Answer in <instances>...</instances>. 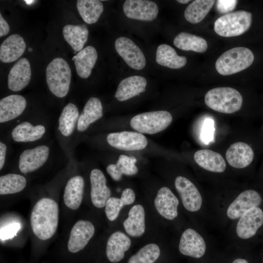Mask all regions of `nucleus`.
I'll use <instances>...</instances> for the list:
<instances>
[{"label": "nucleus", "mask_w": 263, "mask_h": 263, "mask_svg": "<svg viewBox=\"0 0 263 263\" xmlns=\"http://www.w3.org/2000/svg\"><path fill=\"white\" fill-rule=\"evenodd\" d=\"M118 226L133 241L144 244L160 237V226L145 200L136 201L124 209Z\"/></svg>", "instance_id": "1"}, {"label": "nucleus", "mask_w": 263, "mask_h": 263, "mask_svg": "<svg viewBox=\"0 0 263 263\" xmlns=\"http://www.w3.org/2000/svg\"><path fill=\"white\" fill-rule=\"evenodd\" d=\"M59 208L54 200L43 198L34 206L30 224L34 234L41 240L51 238L56 233L58 223Z\"/></svg>", "instance_id": "2"}, {"label": "nucleus", "mask_w": 263, "mask_h": 263, "mask_svg": "<svg viewBox=\"0 0 263 263\" xmlns=\"http://www.w3.org/2000/svg\"><path fill=\"white\" fill-rule=\"evenodd\" d=\"M145 201L160 226L162 223L173 221L178 216L179 201L166 186L159 188L153 196Z\"/></svg>", "instance_id": "3"}, {"label": "nucleus", "mask_w": 263, "mask_h": 263, "mask_svg": "<svg viewBox=\"0 0 263 263\" xmlns=\"http://www.w3.org/2000/svg\"><path fill=\"white\" fill-rule=\"evenodd\" d=\"M205 102L213 110L229 114L241 109L243 97L241 94L234 88L218 87L212 89L207 93Z\"/></svg>", "instance_id": "4"}, {"label": "nucleus", "mask_w": 263, "mask_h": 263, "mask_svg": "<svg viewBox=\"0 0 263 263\" xmlns=\"http://www.w3.org/2000/svg\"><path fill=\"white\" fill-rule=\"evenodd\" d=\"M71 70L67 62L61 57H56L48 65L46 78L50 91L60 98L65 96L69 91Z\"/></svg>", "instance_id": "5"}, {"label": "nucleus", "mask_w": 263, "mask_h": 263, "mask_svg": "<svg viewBox=\"0 0 263 263\" xmlns=\"http://www.w3.org/2000/svg\"><path fill=\"white\" fill-rule=\"evenodd\" d=\"M254 56L248 48L238 47L224 52L216 60L215 68L223 75H231L249 67L253 63Z\"/></svg>", "instance_id": "6"}, {"label": "nucleus", "mask_w": 263, "mask_h": 263, "mask_svg": "<svg viewBox=\"0 0 263 263\" xmlns=\"http://www.w3.org/2000/svg\"><path fill=\"white\" fill-rule=\"evenodd\" d=\"M252 22L251 13L239 10L226 14L216 19L214 29L223 37H236L245 32Z\"/></svg>", "instance_id": "7"}, {"label": "nucleus", "mask_w": 263, "mask_h": 263, "mask_svg": "<svg viewBox=\"0 0 263 263\" xmlns=\"http://www.w3.org/2000/svg\"><path fill=\"white\" fill-rule=\"evenodd\" d=\"M172 120V115L168 111H152L135 115L131 119L130 125L138 132L153 134L166 129Z\"/></svg>", "instance_id": "8"}, {"label": "nucleus", "mask_w": 263, "mask_h": 263, "mask_svg": "<svg viewBox=\"0 0 263 263\" xmlns=\"http://www.w3.org/2000/svg\"><path fill=\"white\" fill-rule=\"evenodd\" d=\"M133 243L118 226L110 234L106 241L105 251L108 260L112 263H119L123 260Z\"/></svg>", "instance_id": "9"}, {"label": "nucleus", "mask_w": 263, "mask_h": 263, "mask_svg": "<svg viewBox=\"0 0 263 263\" xmlns=\"http://www.w3.org/2000/svg\"><path fill=\"white\" fill-rule=\"evenodd\" d=\"M174 186L182 205L187 210L194 212L200 209L202 198L198 189L191 181L184 176H178L175 179Z\"/></svg>", "instance_id": "10"}, {"label": "nucleus", "mask_w": 263, "mask_h": 263, "mask_svg": "<svg viewBox=\"0 0 263 263\" xmlns=\"http://www.w3.org/2000/svg\"><path fill=\"white\" fill-rule=\"evenodd\" d=\"M108 143L113 147L123 150H139L148 145L147 138L142 133L136 132L123 131L109 133Z\"/></svg>", "instance_id": "11"}, {"label": "nucleus", "mask_w": 263, "mask_h": 263, "mask_svg": "<svg viewBox=\"0 0 263 263\" xmlns=\"http://www.w3.org/2000/svg\"><path fill=\"white\" fill-rule=\"evenodd\" d=\"M115 48L126 63L132 68L141 70L146 65V58L141 49L130 38L121 37L115 41Z\"/></svg>", "instance_id": "12"}, {"label": "nucleus", "mask_w": 263, "mask_h": 263, "mask_svg": "<svg viewBox=\"0 0 263 263\" xmlns=\"http://www.w3.org/2000/svg\"><path fill=\"white\" fill-rule=\"evenodd\" d=\"M95 227L90 221L80 220L72 227L68 242V249L72 253L83 249L93 238Z\"/></svg>", "instance_id": "13"}, {"label": "nucleus", "mask_w": 263, "mask_h": 263, "mask_svg": "<svg viewBox=\"0 0 263 263\" xmlns=\"http://www.w3.org/2000/svg\"><path fill=\"white\" fill-rule=\"evenodd\" d=\"M123 10L128 18L144 21L154 19L159 11L155 2L148 0H126Z\"/></svg>", "instance_id": "14"}, {"label": "nucleus", "mask_w": 263, "mask_h": 263, "mask_svg": "<svg viewBox=\"0 0 263 263\" xmlns=\"http://www.w3.org/2000/svg\"><path fill=\"white\" fill-rule=\"evenodd\" d=\"M90 180V197L93 205L97 208H104L112 192L107 185L106 178L103 172L98 169L92 170Z\"/></svg>", "instance_id": "15"}, {"label": "nucleus", "mask_w": 263, "mask_h": 263, "mask_svg": "<svg viewBox=\"0 0 263 263\" xmlns=\"http://www.w3.org/2000/svg\"><path fill=\"white\" fill-rule=\"evenodd\" d=\"M178 248L183 255L200 258L206 252V245L204 239L196 231L188 228L182 232Z\"/></svg>", "instance_id": "16"}, {"label": "nucleus", "mask_w": 263, "mask_h": 263, "mask_svg": "<svg viewBox=\"0 0 263 263\" xmlns=\"http://www.w3.org/2000/svg\"><path fill=\"white\" fill-rule=\"evenodd\" d=\"M136 199L135 191L130 188L124 189L119 197L111 196L104 207L105 214L108 221L118 222L124 209L133 205L136 201Z\"/></svg>", "instance_id": "17"}, {"label": "nucleus", "mask_w": 263, "mask_h": 263, "mask_svg": "<svg viewBox=\"0 0 263 263\" xmlns=\"http://www.w3.org/2000/svg\"><path fill=\"white\" fill-rule=\"evenodd\" d=\"M262 201L260 195L256 191L253 189L244 191L229 206L227 215L231 219H237L248 210L258 207Z\"/></svg>", "instance_id": "18"}, {"label": "nucleus", "mask_w": 263, "mask_h": 263, "mask_svg": "<svg viewBox=\"0 0 263 263\" xmlns=\"http://www.w3.org/2000/svg\"><path fill=\"white\" fill-rule=\"evenodd\" d=\"M263 224V211L255 207L246 211L240 218L236 226L239 237L247 239L253 236Z\"/></svg>", "instance_id": "19"}, {"label": "nucleus", "mask_w": 263, "mask_h": 263, "mask_svg": "<svg viewBox=\"0 0 263 263\" xmlns=\"http://www.w3.org/2000/svg\"><path fill=\"white\" fill-rule=\"evenodd\" d=\"M49 154V148L45 145L38 146L23 151L20 155L19 167L23 173L34 171L46 162Z\"/></svg>", "instance_id": "20"}, {"label": "nucleus", "mask_w": 263, "mask_h": 263, "mask_svg": "<svg viewBox=\"0 0 263 263\" xmlns=\"http://www.w3.org/2000/svg\"><path fill=\"white\" fill-rule=\"evenodd\" d=\"M31 75L28 60L25 57L20 58L9 71L8 77L9 89L14 92L21 91L29 84Z\"/></svg>", "instance_id": "21"}, {"label": "nucleus", "mask_w": 263, "mask_h": 263, "mask_svg": "<svg viewBox=\"0 0 263 263\" xmlns=\"http://www.w3.org/2000/svg\"><path fill=\"white\" fill-rule=\"evenodd\" d=\"M254 155L251 147L243 142L231 144L225 152L228 164L237 169H243L249 165L253 160Z\"/></svg>", "instance_id": "22"}, {"label": "nucleus", "mask_w": 263, "mask_h": 263, "mask_svg": "<svg viewBox=\"0 0 263 263\" xmlns=\"http://www.w3.org/2000/svg\"><path fill=\"white\" fill-rule=\"evenodd\" d=\"M147 80L139 75H133L123 79L119 84L115 97L119 101L127 100L146 91Z\"/></svg>", "instance_id": "23"}, {"label": "nucleus", "mask_w": 263, "mask_h": 263, "mask_svg": "<svg viewBox=\"0 0 263 263\" xmlns=\"http://www.w3.org/2000/svg\"><path fill=\"white\" fill-rule=\"evenodd\" d=\"M25 98L19 94H11L0 100V123L13 120L19 116L26 106Z\"/></svg>", "instance_id": "24"}, {"label": "nucleus", "mask_w": 263, "mask_h": 263, "mask_svg": "<svg viewBox=\"0 0 263 263\" xmlns=\"http://www.w3.org/2000/svg\"><path fill=\"white\" fill-rule=\"evenodd\" d=\"M26 43L22 37L13 34L7 38L0 46V60L4 63L17 60L24 52Z\"/></svg>", "instance_id": "25"}, {"label": "nucleus", "mask_w": 263, "mask_h": 263, "mask_svg": "<svg viewBox=\"0 0 263 263\" xmlns=\"http://www.w3.org/2000/svg\"><path fill=\"white\" fill-rule=\"evenodd\" d=\"M84 179L81 176L70 178L65 186L63 195L65 205L69 208L76 210L80 207L83 197Z\"/></svg>", "instance_id": "26"}, {"label": "nucleus", "mask_w": 263, "mask_h": 263, "mask_svg": "<svg viewBox=\"0 0 263 263\" xmlns=\"http://www.w3.org/2000/svg\"><path fill=\"white\" fill-rule=\"evenodd\" d=\"M161 241L159 237L144 243L127 263H155L161 254Z\"/></svg>", "instance_id": "27"}, {"label": "nucleus", "mask_w": 263, "mask_h": 263, "mask_svg": "<svg viewBox=\"0 0 263 263\" xmlns=\"http://www.w3.org/2000/svg\"><path fill=\"white\" fill-rule=\"evenodd\" d=\"M196 163L201 168L214 172H223L226 168L224 158L219 153L207 149L197 150L194 154Z\"/></svg>", "instance_id": "28"}, {"label": "nucleus", "mask_w": 263, "mask_h": 263, "mask_svg": "<svg viewBox=\"0 0 263 263\" xmlns=\"http://www.w3.org/2000/svg\"><path fill=\"white\" fill-rule=\"evenodd\" d=\"M97 59V51L92 46H88L78 52L72 58L74 60L77 75L82 78H88Z\"/></svg>", "instance_id": "29"}, {"label": "nucleus", "mask_w": 263, "mask_h": 263, "mask_svg": "<svg viewBox=\"0 0 263 263\" xmlns=\"http://www.w3.org/2000/svg\"><path fill=\"white\" fill-rule=\"evenodd\" d=\"M136 162L137 159L133 156L121 154L115 164H111L107 167L106 171L114 181H119L123 175L133 176L138 173Z\"/></svg>", "instance_id": "30"}, {"label": "nucleus", "mask_w": 263, "mask_h": 263, "mask_svg": "<svg viewBox=\"0 0 263 263\" xmlns=\"http://www.w3.org/2000/svg\"><path fill=\"white\" fill-rule=\"evenodd\" d=\"M103 115V107L99 99L90 98L85 104L77 121V129L85 131L90 124L100 119Z\"/></svg>", "instance_id": "31"}, {"label": "nucleus", "mask_w": 263, "mask_h": 263, "mask_svg": "<svg viewBox=\"0 0 263 263\" xmlns=\"http://www.w3.org/2000/svg\"><path fill=\"white\" fill-rule=\"evenodd\" d=\"M62 33L64 39L75 52L83 49L89 35L88 29L85 24L66 25Z\"/></svg>", "instance_id": "32"}, {"label": "nucleus", "mask_w": 263, "mask_h": 263, "mask_svg": "<svg viewBox=\"0 0 263 263\" xmlns=\"http://www.w3.org/2000/svg\"><path fill=\"white\" fill-rule=\"evenodd\" d=\"M156 61L158 64L169 68L179 69L186 64L187 58L178 56L170 46L162 44L157 49Z\"/></svg>", "instance_id": "33"}, {"label": "nucleus", "mask_w": 263, "mask_h": 263, "mask_svg": "<svg viewBox=\"0 0 263 263\" xmlns=\"http://www.w3.org/2000/svg\"><path fill=\"white\" fill-rule=\"evenodd\" d=\"M45 132L43 125L33 126L29 122H23L14 128L12 137L16 142H32L41 138Z\"/></svg>", "instance_id": "34"}, {"label": "nucleus", "mask_w": 263, "mask_h": 263, "mask_svg": "<svg viewBox=\"0 0 263 263\" xmlns=\"http://www.w3.org/2000/svg\"><path fill=\"white\" fill-rule=\"evenodd\" d=\"M174 45L184 51H192L203 53L207 48L206 40L203 38L186 32H181L174 38Z\"/></svg>", "instance_id": "35"}, {"label": "nucleus", "mask_w": 263, "mask_h": 263, "mask_svg": "<svg viewBox=\"0 0 263 263\" xmlns=\"http://www.w3.org/2000/svg\"><path fill=\"white\" fill-rule=\"evenodd\" d=\"M76 7L83 20L88 24L95 23L104 10L102 3L97 0H78Z\"/></svg>", "instance_id": "36"}, {"label": "nucleus", "mask_w": 263, "mask_h": 263, "mask_svg": "<svg viewBox=\"0 0 263 263\" xmlns=\"http://www.w3.org/2000/svg\"><path fill=\"white\" fill-rule=\"evenodd\" d=\"M215 0H195L190 3L186 9L184 16L190 23L196 24L202 21L209 12Z\"/></svg>", "instance_id": "37"}, {"label": "nucleus", "mask_w": 263, "mask_h": 263, "mask_svg": "<svg viewBox=\"0 0 263 263\" xmlns=\"http://www.w3.org/2000/svg\"><path fill=\"white\" fill-rule=\"evenodd\" d=\"M78 117V110L74 104L70 103L64 107L58 120V129L62 135L68 136L72 133Z\"/></svg>", "instance_id": "38"}, {"label": "nucleus", "mask_w": 263, "mask_h": 263, "mask_svg": "<svg viewBox=\"0 0 263 263\" xmlns=\"http://www.w3.org/2000/svg\"><path fill=\"white\" fill-rule=\"evenodd\" d=\"M26 185L25 178L19 174L10 173L0 177V194L6 195L19 192Z\"/></svg>", "instance_id": "39"}, {"label": "nucleus", "mask_w": 263, "mask_h": 263, "mask_svg": "<svg viewBox=\"0 0 263 263\" xmlns=\"http://www.w3.org/2000/svg\"><path fill=\"white\" fill-rule=\"evenodd\" d=\"M215 127L214 120L210 118H206L203 123L201 131L202 141L208 144L213 141Z\"/></svg>", "instance_id": "40"}, {"label": "nucleus", "mask_w": 263, "mask_h": 263, "mask_svg": "<svg viewBox=\"0 0 263 263\" xmlns=\"http://www.w3.org/2000/svg\"><path fill=\"white\" fill-rule=\"evenodd\" d=\"M20 228L19 223H14L0 228V238L1 240H5L14 237Z\"/></svg>", "instance_id": "41"}, {"label": "nucleus", "mask_w": 263, "mask_h": 263, "mask_svg": "<svg viewBox=\"0 0 263 263\" xmlns=\"http://www.w3.org/2000/svg\"><path fill=\"white\" fill-rule=\"evenodd\" d=\"M236 0H218L217 8L221 13H227L234 10L237 4Z\"/></svg>", "instance_id": "42"}, {"label": "nucleus", "mask_w": 263, "mask_h": 263, "mask_svg": "<svg viewBox=\"0 0 263 263\" xmlns=\"http://www.w3.org/2000/svg\"><path fill=\"white\" fill-rule=\"evenodd\" d=\"M9 30L10 28L8 23L0 14V37L7 35Z\"/></svg>", "instance_id": "43"}, {"label": "nucleus", "mask_w": 263, "mask_h": 263, "mask_svg": "<svg viewBox=\"0 0 263 263\" xmlns=\"http://www.w3.org/2000/svg\"><path fill=\"white\" fill-rule=\"evenodd\" d=\"M7 147L5 144L0 142V169L3 168L5 160L6 153Z\"/></svg>", "instance_id": "44"}, {"label": "nucleus", "mask_w": 263, "mask_h": 263, "mask_svg": "<svg viewBox=\"0 0 263 263\" xmlns=\"http://www.w3.org/2000/svg\"><path fill=\"white\" fill-rule=\"evenodd\" d=\"M232 263H248V262L245 259L238 258L234 260Z\"/></svg>", "instance_id": "45"}, {"label": "nucleus", "mask_w": 263, "mask_h": 263, "mask_svg": "<svg viewBox=\"0 0 263 263\" xmlns=\"http://www.w3.org/2000/svg\"><path fill=\"white\" fill-rule=\"evenodd\" d=\"M177 1L181 3L185 4V3H187L189 1H190V0H177Z\"/></svg>", "instance_id": "46"}]
</instances>
